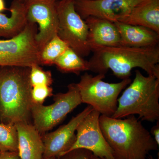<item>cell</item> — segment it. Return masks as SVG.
Here are the masks:
<instances>
[{
  "label": "cell",
  "mask_w": 159,
  "mask_h": 159,
  "mask_svg": "<svg viewBox=\"0 0 159 159\" xmlns=\"http://www.w3.org/2000/svg\"><path fill=\"white\" fill-rule=\"evenodd\" d=\"M89 61V71L98 74H106L108 70L122 80L129 78L135 68L144 70L148 75L159 78V46L135 48L124 46L94 47Z\"/></svg>",
  "instance_id": "6da1fadb"
},
{
  "label": "cell",
  "mask_w": 159,
  "mask_h": 159,
  "mask_svg": "<svg viewBox=\"0 0 159 159\" xmlns=\"http://www.w3.org/2000/svg\"><path fill=\"white\" fill-rule=\"evenodd\" d=\"M99 125L116 159H147L159 145L135 116L122 119L100 115Z\"/></svg>",
  "instance_id": "7a4b0ae2"
},
{
  "label": "cell",
  "mask_w": 159,
  "mask_h": 159,
  "mask_svg": "<svg viewBox=\"0 0 159 159\" xmlns=\"http://www.w3.org/2000/svg\"><path fill=\"white\" fill-rule=\"evenodd\" d=\"M30 68L0 66V122L29 123L32 89Z\"/></svg>",
  "instance_id": "3957f363"
},
{
  "label": "cell",
  "mask_w": 159,
  "mask_h": 159,
  "mask_svg": "<svg viewBox=\"0 0 159 159\" xmlns=\"http://www.w3.org/2000/svg\"><path fill=\"white\" fill-rule=\"evenodd\" d=\"M159 77L144 76L137 70L133 81L118 99L116 110L112 117L122 119L138 115L143 121H159Z\"/></svg>",
  "instance_id": "277c9868"
},
{
  "label": "cell",
  "mask_w": 159,
  "mask_h": 159,
  "mask_svg": "<svg viewBox=\"0 0 159 159\" xmlns=\"http://www.w3.org/2000/svg\"><path fill=\"white\" fill-rule=\"evenodd\" d=\"M105 74L85 73L76 84L82 103L90 106L101 115L112 117L118 107L119 94L131 82L130 78L116 83L103 81Z\"/></svg>",
  "instance_id": "5b68a950"
},
{
  "label": "cell",
  "mask_w": 159,
  "mask_h": 159,
  "mask_svg": "<svg viewBox=\"0 0 159 159\" xmlns=\"http://www.w3.org/2000/svg\"><path fill=\"white\" fill-rule=\"evenodd\" d=\"M38 26L28 21L14 37L0 39V66L30 68L39 65L40 51L36 40Z\"/></svg>",
  "instance_id": "8992f818"
},
{
  "label": "cell",
  "mask_w": 159,
  "mask_h": 159,
  "mask_svg": "<svg viewBox=\"0 0 159 159\" xmlns=\"http://www.w3.org/2000/svg\"><path fill=\"white\" fill-rule=\"evenodd\" d=\"M54 100L51 105L33 103L31 107L33 125L41 134L52 129L82 103L79 90L75 83L68 86L66 93L54 95Z\"/></svg>",
  "instance_id": "52a82bcc"
},
{
  "label": "cell",
  "mask_w": 159,
  "mask_h": 159,
  "mask_svg": "<svg viewBox=\"0 0 159 159\" xmlns=\"http://www.w3.org/2000/svg\"><path fill=\"white\" fill-rule=\"evenodd\" d=\"M73 0L57 2L59 26L57 35L81 57L89 55L88 27L75 9Z\"/></svg>",
  "instance_id": "ba28073f"
},
{
  "label": "cell",
  "mask_w": 159,
  "mask_h": 159,
  "mask_svg": "<svg viewBox=\"0 0 159 159\" xmlns=\"http://www.w3.org/2000/svg\"><path fill=\"white\" fill-rule=\"evenodd\" d=\"M57 0H28L25 2L27 20L38 26L36 40L40 51L55 35L59 26Z\"/></svg>",
  "instance_id": "9c48e42d"
},
{
  "label": "cell",
  "mask_w": 159,
  "mask_h": 159,
  "mask_svg": "<svg viewBox=\"0 0 159 159\" xmlns=\"http://www.w3.org/2000/svg\"><path fill=\"white\" fill-rule=\"evenodd\" d=\"M100 115L99 112L93 109L84 119L76 130L75 142L66 153L74 149L82 148L89 151L95 156L116 159L113 151L100 129L99 122Z\"/></svg>",
  "instance_id": "30bf717a"
},
{
  "label": "cell",
  "mask_w": 159,
  "mask_h": 159,
  "mask_svg": "<svg viewBox=\"0 0 159 159\" xmlns=\"http://www.w3.org/2000/svg\"><path fill=\"white\" fill-rule=\"evenodd\" d=\"M144 0H75V9L81 18L89 16L120 22Z\"/></svg>",
  "instance_id": "8fae6325"
},
{
  "label": "cell",
  "mask_w": 159,
  "mask_h": 159,
  "mask_svg": "<svg viewBox=\"0 0 159 159\" xmlns=\"http://www.w3.org/2000/svg\"><path fill=\"white\" fill-rule=\"evenodd\" d=\"M93 109L92 107L88 105L77 116L72 117L66 124L54 131L43 135L44 146L43 158L60 157L67 152L76 140L75 132L78 125Z\"/></svg>",
  "instance_id": "7c38bea8"
},
{
  "label": "cell",
  "mask_w": 159,
  "mask_h": 159,
  "mask_svg": "<svg viewBox=\"0 0 159 159\" xmlns=\"http://www.w3.org/2000/svg\"><path fill=\"white\" fill-rule=\"evenodd\" d=\"M85 20L88 27V43L90 48L121 46L120 34L115 23L94 16H89Z\"/></svg>",
  "instance_id": "4fadbf2b"
},
{
  "label": "cell",
  "mask_w": 159,
  "mask_h": 159,
  "mask_svg": "<svg viewBox=\"0 0 159 159\" xmlns=\"http://www.w3.org/2000/svg\"><path fill=\"white\" fill-rule=\"evenodd\" d=\"M18 133V152L20 159H43L44 146L42 135L32 124H15Z\"/></svg>",
  "instance_id": "5bb4252c"
},
{
  "label": "cell",
  "mask_w": 159,
  "mask_h": 159,
  "mask_svg": "<svg viewBox=\"0 0 159 159\" xmlns=\"http://www.w3.org/2000/svg\"><path fill=\"white\" fill-rule=\"evenodd\" d=\"M114 23L120 34L121 46L145 48L158 46L159 34L151 29L121 22Z\"/></svg>",
  "instance_id": "9a60e30c"
},
{
  "label": "cell",
  "mask_w": 159,
  "mask_h": 159,
  "mask_svg": "<svg viewBox=\"0 0 159 159\" xmlns=\"http://www.w3.org/2000/svg\"><path fill=\"white\" fill-rule=\"evenodd\" d=\"M120 22L143 26L159 34V0H144Z\"/></svg>",
  "instance_id": "2e32d148"
},
{
  "label": "cell",
  "mask_w": 159,
  "mask_h": 159,
  "mask_svg": "<svg viewBox=\"0 0 159 159\" xmlns=\"http://www.w3.org/2000/svg\"><path fill=\"white\" fill-rule=\"evenodd\" d=\"M10 16L0 12V37L10 39L22 31L28 22L25 3L13 0L9 9Z\"/></svg>",
  "instance_id": "e0dca14e"
},
{
  "label": "cell",
  "mask_w": 159,
  "mask_h": 159,
  "mask_svg": "<svg viewBox=\"0 0 159 159\" xmlns=\"http://www.w3.org/2000/svg\"><path fill=\"white\" fill-rule=\"evenodd\" d=\"M54 65L63 73H73L79 75L84 71H89V61L84 59L70 47L58 57Z\"/></svg>",
  "instance_id": "ac0fdd59"
},
{
  "label": "cell",
  "mask_w": 159,
  "mask_h": 159,
  "mask_svg": "<svg viewBox=\"0 0 159 159\" xmlns=\"http://www.w3.org/2000/svg\"><path fill=\"white\" fill-rule=\"evenodd\" d=\"M57 35H55L40 51L39 62L40 65L52 66L56 60L69 48Z\"/></svg>",
  "instance_id": "d6986e66"
},
{
  "label": "cell",
  "mask_w": 159,
  "mask_h": 159,
  "mask_svg": "<svg viewBox=\"0 0 159 159\" xmlns=\"http://www.w3.org/2000/svg\"><path fill=\"white\" fill-rule=\"evenodd\" d=\"M18 152V133L15 125L0 123V152Z\"/></svg>",
  "instance_id": "ffe728a7"
},
{
  "label": "cell",
  "mask_w": 159,
  "mask_h": 159,
  "mask_svg": "<svg viewBox=\"0 0 159 159\" xmlns=\"http://www.w3.org/2000/svg\"><path fill=\"white\" fill-rule=\"evenodd\" d=\"M29 79L32 87L38 85L51 86L53 82L51 71L43 70L39 65L30 68Z\"/></svg>",
  "instance_id": "44dd1931"
},
{
  "label": "cell",
  "mask_w": 159,
  "mask_h": 159,
  "mask_svg": "<svg viewBox=\"0 0 159 159\" xmlns=\"http://www.w3.org/2000/svg\"><path fill=\"white\" fill-rule=\"evenodd\" d=\"M52 95L53 89L50 86H36L31 89V99L34 104H43L45 99Z\"/></svg>",
  "instance_id": "7402d4cb"
},
{
  "label": "cell",
  "mask_w": 159,
  "mask_h": 159,
  "mask_svg": "<svg viewBox=\"0 0 159 159\" xmlns=\"http://www.w3.org/2000/svg\"><path fill=\"white\" fill-rule=\"evenodd\" d=\"M93 154L89 151L82 148L74 149L60 157V159H90Z\"/></svg>",
  "instance_id": "603a6c76"
},
{
  "label": "cell",
  "mask_w": 159,
  "mask_h": 159,
  "mask_svg": "<svg viewBox=\"0 0 159 159\" xmlns=\"http://www.w3.org/2000/svg\"><path fill=\"white\" fill-rule=\"evenodd\" d=\"M0 159H20L18 152H0Z\"/></svg>",
  "instance_id": "cb8c5ba5"
},
{
  "label": "cell",
  "mask_w": 159,
  "mask_h": 159,
  "mask_svg": "<svg viewBox=\"0 0 159 159\" xmlns=\"http://www.w3.org/2000/svg\"><path fill=\"white\" fill-rule=\"evenodd\" d=\"M153 139L155 140L157 145H159V121H157L156 125H154L152 128L150 132Z\"/></svg>",
  "instance_id": "d4e9b609"
},
{
  "label": "cell",
  "mask_w": 159,
  "mask_h": 159,
  "mask_svg": "<svg viewBox=\"0 0 159 159\" xmlns=\"http://www.w3.org/2000/svg\"><path fill=\"white\" fill-rule=\"evenodd\" d=\"M7 10L6 8V3L4 0H0V12H2Z\"/></svg>",
  "instance_id": "484cf974"
},
{
  "label": "cell",
  "mask_w": 159,
  "mask_h": 159,
  "mask_svg": "<svg viewBox=\"0 0 159 159\" xmlns=\"http://www.w3.org/2000/svg\"><path fill=\"white\" fill-rule=\"evenodd\" d=\"M90 159H107L106 158H100L99 157L95 156L94 155H93L92 157H91V158Z\"/></svg>",
  "instance_id": "4316f807"
},
{
  "label": "cell",
  "mask_w": 159,
  "mask_h": 159,
  "mask_svg": "<svg viewBox=\"0 0 159 159\" xmlns=\"http://www.w3.org/2000/svg\"><path fill=\"white\" fill-rule=\"evenodd\" d=\"M43 159H60V157H51L46 158H43Z\"/></svg>",
  "instance_id": "83f0119b"
},
{
  "label": "cell",
  "mask_w": 159,
  "mask_h": 159,
  "mask_svg": "<svg viewBox=\"0 0 159 159\" xmlns=\"http://www.w3.org/2000/svg\"><path fill=\"white\" fill-rule=\"evenodd\" d=\"M148 159H154L153 158H152V157H150L148 158ZM158 159H159V158H158Z\"/></svg>",
  "instance_id": "f1b7e54d"
},
{
  "label": "cell",
  "mask_w": 159,
  "mask_h": 159,
  "mask_svg": "<svg viewBox=\"0 0 159 159\" xmlns=\"http://www.w3.org/2000/svg\"><path fill=\"white\" fill-rule=\"evenodd\" d=\"M23 1H24V2H27V1H28V0H23Z\"/></svg>",
  "instance_id": "f546056e"
},
{
  "label": "cell",
  "mask_w": 159,
  "mask_h": 159,
  "mask_svg": "<svg viewBox=\"0 0 159 159\" xmlns=\"http://www.w3.org/2000/svg\"><path fill=\"white\" fill-rule=\"evenodd\" d=\"M73 1H75V0H73Z\"/></svg>",
  "instance_id": "4dcf8cb0"
}]
</instances>
